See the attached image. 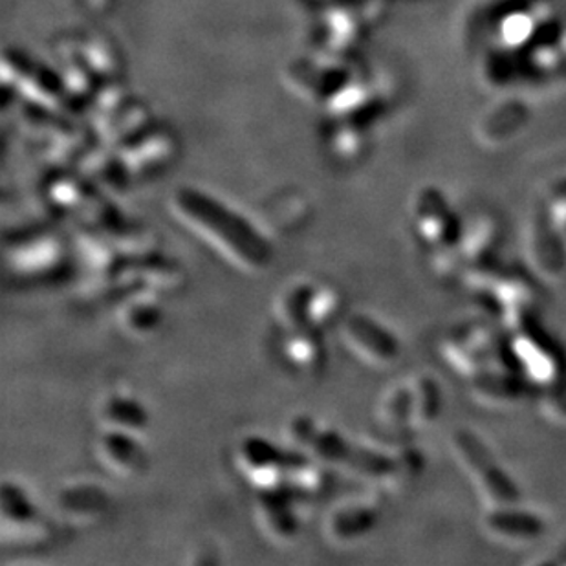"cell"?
<instances>
[{
  "label": "cell",
  "instance_id": "cell-1",
  "mask_svg": "<svg viewBox=\"0 0 566 566\" xmlns=\"http://www.w3.org/2000/svg\"><path fill=\"white\" fill-rule=\"evenodd\" d=\"M172 203L175 213L189 231L208 242L241 272L262 273L272 264V244L241 214L195 191L178 192Z\"/></svg>",
  "mask_w": 566,
  "mask_h": 566
},
{
  "label": "cell",
  "instance_id": "cell-2",
  "mask_svg": "<svg viewBox=\"0 0 566 566\" xmlns=\"http://www.w3.org/2000/svg\"><path fill=\"white\" fill-rule=\"evenodd\" d=\"M440 358L449 369L471 379L507 364L503 337L497 326L484 319L465 321L449 328L439 343Z\"/></svg>",
  "mask_w": 566,
  "mask_h": 566
},
{
  "label": "cell",
  "instance_id": "cell-3",
  "mask_svg": "<svg viewBox=\"0 0 566 566\" xmlns=\"http://www.w3.org/2000/svg\"><path fill=\"white\" fill-rule=\"evenodd\" d=\"M342 295L334 286L300 281L290 284L275 301V321L281 332L292 328L325 331L342 312Z\"/></svg>",
  "mask_w": 566,
  "mask_h": 566
},
{
  "label": "cell",
  "instance_id": "cell-4",
  "mask_svg": "<svg viewBox=\"0 0 566 566\" xmlns=\"http://www.w3.org/2000/svg\"><path fill=\"white\" fill-rule=\"evenodd\" d=\"M0 537L11 548H39L52 539V524L17 482L0 488Z\"/></svg>",
  "mask_w": 566,
  "mask_h": 566
},
{
  "label": "cell",
  "instance_id": "cell-5",
  "mask_svg": "<svg viewBox=\"0 0 566 566\" xmlns=\"http://www.w3.org/2000/svg\"><path fill=\"white\" fill-rule=\"evenodd\" d=\"M539 283V279L528 270L524 272L518 268L504 266L501 277L488 295L493 305L497 306L503 328L510 332V336L535 326V317L543 303Z\"/></svg>",
  "mask_w": 566,
  "mask_h": 566
},
{
  "label": "cell",
  "instance_id": "cell-6",
  "mask_svg": "<svg viewBox=\"0 0 566 566\" xmlns=\"http://www.w3.org/2000/svg\"><path fill=\"white\" fill-rule=\"evenodd\" d=\"M507 347L518 375L537 389H545L566 378L562 350L543 332H537L535 326L512 334Z\"/></svg>",
  "mask_w": 566,
  "mask_h": 566
},
{
  "label": "cell",
  "instance_id": "cell-7",
  "mask_svg": "<svg viewBox=\"0 0 566 566\" xmlns=\"http://www.w3.org/2000/svg\"><path fill=\"white\" fill-rule=\"evenodd\" d=\"M233 460L253 493L284 490L290 451L279 448L272 440L248 434L237 443Z\"/></svg>",
  "mask_w": 566,
  "mask_h": 566
},
{
  "label": "cell",
  "instance_id": "cell-8",
  "mask_svg": "<svg viewBox=\"0 0 566 566\" xmlns=\"http://www.w3.org/2000/svg\"><path fill=\"white\" fill-rule=\"evenodd\" d=\"M66 261V247L60 233L52 230L33 231L17 237L6 247V262L17 277H52L61 272Z\"/></svg>",
  "mask_w": 566,
  "mask_h": 566
},
{
  "label": "cell",
  "instance_id": "cell-9",
  "mask_svg": "<svg viewBox=\"0 0 566 566\" xmlns=\"http://www.w3.org/2000/svg\"><path fill=\"white\" fill-rule=\"evenodd\" d=\"M523 255L526 270L541 283H562L566 275V247L551 217H535L526 226Z\"/></svg>",
  "mask_w": 566,
  "mask_h": 566
},
{
  "label": "cell",
  "instance_id": "cell-10",
  "mask_svg": "<svg viewBox=\"0 0 566 566\" xmlns=\"http://www.w3.org/2000/svg\"><path fill=\"white\" fill-rule=\"evenodd\" d=\"M342 339L345 347L375 369H387L398 364L401 345L384 325L367 314H350L342 323Z\"/></svg>",
  "mask_w": 566,
  "mask_h": 566
},
{
  "label": "cell",
  "instance_id": "cell-11",
  "mask_svg": "<svg viewBox=\"0 0 566 566\" xmlns=\"http://www.w3.org/2000/svg\"><path fill=\"white\" fill-rule=\"evenodd\" d=\"M376 490L369 488L364 495H354L337 501L323 518V535L332 545H353L364 539L376 528L379 518V503Z\"/></svg>",
  "mask_w": 566,
  "mask_h": 566
},
{
  "label": "cell",
  "instance_id": "cell-12",
  "mask_svg": "<svg viewBox=\"0 0 566 566\" xmlns=\"http://www.w3.org/2000/svg\"><path fill=\"white\" fill-rule=\"evenodd\" d=\"M528 385L512 367H503L468 379V395L486 409L515 411L528 401Z\"/></svg>",
  "mask_w": 566,
  "mask_h": 566
},
{
  "label": "cell",
  "instance_id": "cell-13",
  "mask_svg": "<svg viewBox=\"0 0 566 566\" xmlns=\"http://www.w3.org/2000/svg\"><path fill=\"white\" fill-rule=\"evenodd\" d=\"M116 297V323L119 331L134 339H147L160 331L164 321L160 294L139 284H130Z\"/></svg>",
  "mask_w": 566,
  "mask_h": 566
},
{
  "label": "cell",
  "instance_id": "cell-14",
  "mask_svg": "<svg viewBox=\"0 0 566 566\" xmlns=\"http://www.w3.org/2000/svg\"><path fill=\"white\" fill-rule=\"evenodd\" d=\"M481 526L488 539L503 546L534 545L545 534L543 518L518 506L486 510L482 515Z\"/></svg>",
  "mask_w": 566,
  "mask_h": 566
},
{
  "label": "cell",
  "instance_id": "cell-15",
  "mask_svg": "<svg viewBox=\"0 0 566 566\" xmlns=\"http://www.w3.org/2000/svg\"><path fill=\"white\" fill-rule=\"evenodd\" d=\"M256 521L261 524L262 534L279 545L292 543L300 535V517L297 501L286 490L256 492L253 497Z\"/></svg>",
  "mask_w": 566,
  "mask_h": 566
},
{
  "label": "cell",
  "instance_id": "cell-16",
  "mask_svg": "<svg viewBox=\"0 0 566 566\" xmlns=\"http://www.w3.org/2000/svg\"><path fill=\"white\" fill-rule=\"evenodd\" d=\"M96 457L99 464L119 476V479H136L144 475L149 464L144 446L139 443L138 437L134 434L119 433L102 429L96 440Z\"/></svg>",
  "mask_w": 566,
  "mask_h": 566
},
{
  "label": "cell",
  "instance_id": "cell-17",
  "mask_svg": "<svg viewBox=\"0 0 566 566\" xmlns=\"http://www.w3.org/2000/svg\"><path fill=\"white\" fill-rule=\"evenodd\" d=\"M55 507L64 524L72 528H86L105 517L108 510L107 492L92 482H72L55 495Z\"/></svg>",
  "mask_w": 566,
  "mask_h": 566
},
{
  "label": "cell",
  "instance_id": "cell-18",
  "mask_svg": "<svg viewBox=\"0 0 566 566\" xmlns=\"http://www.w3.org/2000/svg\"><path fill=\"white\" fill-rule=\"evenodd\" d=\"M412 228L428 250L443 247L459 239L460 224L442 198L426 192L412 209Z\"/></svg>",
  "mask_w": 566,
  "mask_h": 566
},
{
  "label": "cell",
  "instance_id": "cell-19",
  "mask_svg": "<svg viewBox=\"0 0 566 566\" xmlns=\"http://www.w3.org/2000/svg\"><path fill=\"white\" fill-rule=\"evenodd\" d=\"M281 354H283L284 361L297 375H321L326 365V345L323 331H317V328L284 331Z\"/></svg>",
  "mask_w": 566,
  "mask_h": 566
},
{
  "label": "cell",
  "instance_id": "cell-20",
  "mask_svg": "<svg viewBox=\"0 0 566 566\" xmlns=\"http://www.w3.org/2000/svg\"><path fill=\"white\" fill-rule=\"evenodd\" d=\"M331 486L328 468L312 459L308 454L290 449L289 471L284 490L297 501V503H314L325 495Z\"/></svg>",
  "mask_w": 566,
  "mask_h": 566
},
{
  "label": "cell",
  "instance_id": "cell-21",
  "mask_svg": "<svg viewBox=\"0 0 566 566\" xmlns=\"http://www.w3.org/2000/svg\"><path fill=\"white\" fill-rule=\"evenodd\" d=\"M99 428L139 437L149 429V412L133 396L113 392L97 411Z\"/></svg>",
  "mask_w": 566,
  "mask_h": 566
},
{
  "label": "cell",
  "instance_id": "cell-22",
  "mask_svg": "<svg viewBox=\"0 0 566 566\" xmlns=\"http://www.w3.org/2000/svg\"><path fill=\"white\" fill-rule=\"evenodd\" d=\"M503 239V226L492 214H479L468 224L460 226L459 244L468 259V264L499 256Z\"/></svg>",
  "mask_w": 566,
  "mask_h": 566
},
{
  "label": "cell",
  "instance_id": "cell-23",
  "mask_svg": "<svg viewBox=\"0 0 566 566\" xmlns=\"http://www.w3.org/2000/svg\"><path fill=\"white\" fill-rule=\"evenodd\" d=\"M409 384V426L412 433L418 434L431 428L440 415L439 385L428 375H417L407 378Z\"/></svg>",
  "mask_w": 566,
  "mask_h": 566
},
{
  "label": "cell",
  "instance_id": "cell-24",
  "mask_svg": "<svg viewBox=\"0 0 566 566\" xmlns=\"http://www.w3.org/2000/svg\"><path fill=\"white\" fill-rule=\"evenodd\" d=\"M475 486L476 495L481 499L482 506L486 510L497 507L517 506L521 493L512 476L499 464H493L482 471L475 479H471Z\"/></svg>",
  "mask_w": 566,
  "mask_h": 566
},
{
  "label": "cell",
  "instance_id": "cell-25",
  "mask_svg": "<svg viewBox=\"0 0 566 566\" xmlns=\"http://www.w3.org/2000/svg\"><path fill=\"white\" fill-rule=\"evenodd\" d=\"M449 446H451L454 462L470 479H475L490 465L497 464V460L488 449L486 443L482 442L470 429H454Z\"/></svg>",
  "mask_w": 566,
  "mask_h": 566
},
{
  "label": "cell",
  "instance_id": "cell-26",
  "mask_svg": "<svg viewBox=\"0 0 566 566\" xmlns=\"http://www.w3.org/2000/svg\"><path fill=\"white\" fill-rule=\"evenodd\" d=\"M429 264L437 277L442 281H454L462 279L465 268H468V259H465L462 248H460L459 239L448 242L443 247L429 250Z\"/></svg>",
  "mask_w": 566,
  "mask_h": 566
},
{
  "label": "cell",
  "instance_id": "cell-27",
  "mask_svg": "<svg viewBox=\"0 0 566 566\" xmlns=\"http://www.w3.org/2000/svg\"><path fill=\"white\" fill-rule=\"evenodd\" d=\"M539 390L537 407H539L541 417L554 426L566 428V378Z\"/></svg>",
  "mask_w": 566,
  "mask_h": 566
},
{
  "label": "cell",
  "instance_id": "cell-28",
  "mask_svg": "<svg viewBox=\"0 0 566 566\" xmlns=\"http://www.w3.org/2000/svg\"><path fill=\"white\" fill-rule=\"evenodd\" d=\"M537 565H557L565 566L566 565V541H563L562 545L556 546L554 551H552L551 556L543 557L539 562H535Z\"/></svg>",
  "mask_w": 566,
  "mask_h": 566
},
{
  "label": "cell",
  "instance_id": "cell-29",
  "mask_svg": "<svg viewBox=\"0 0 566 566\" xmlns=\"http://www.w3.org/2000/svg\"><path fill=\"white\" fill-rule=\"evenodd\" d=\"M554 224H556L557 231H559V233H562V239H563V242H565V247H566V219L556 220V222H554Z\"/></svg>",
  "mask_w": 566,
  "mask_h": 566
}]
</instances>
